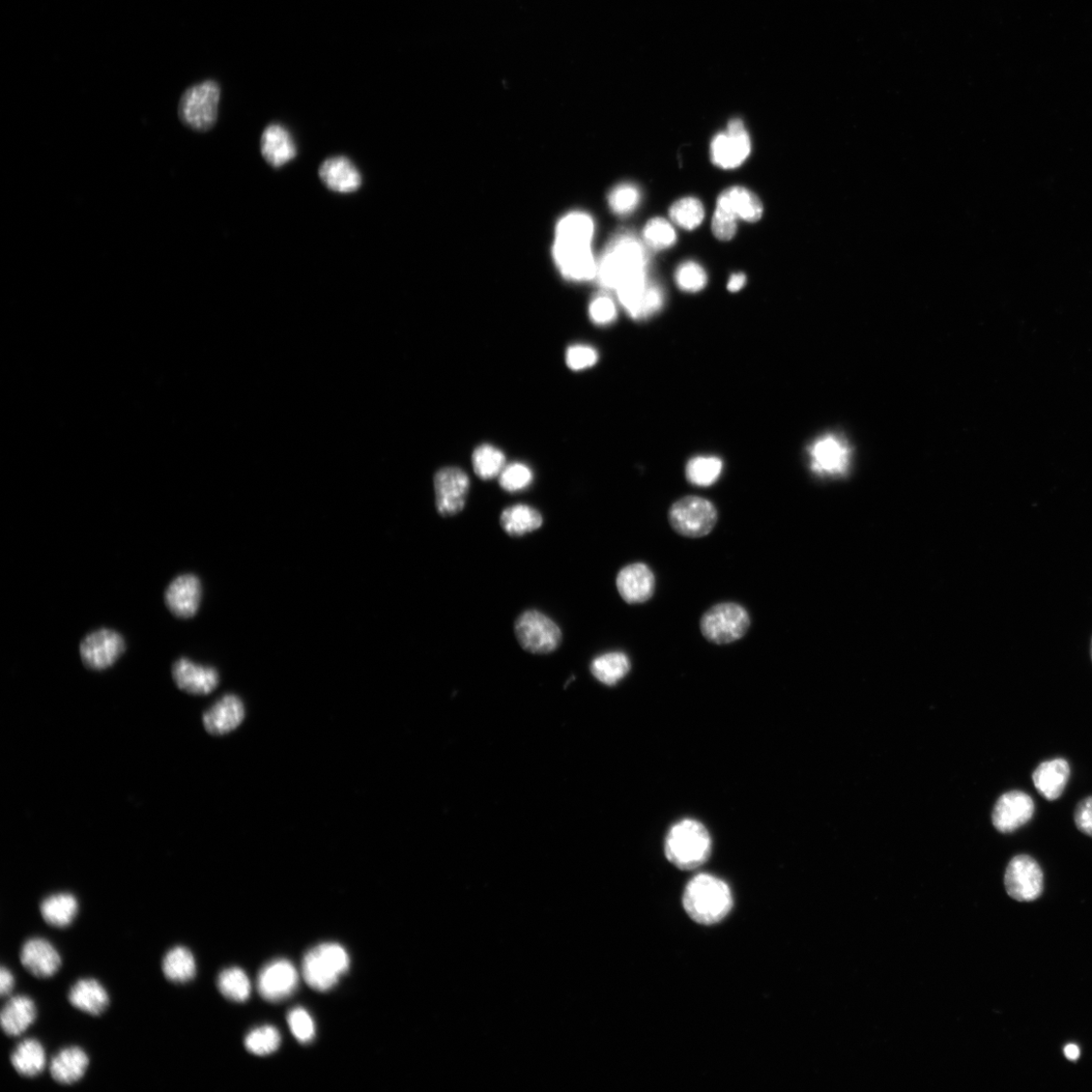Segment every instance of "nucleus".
<instances>
[{"mask_svg": "<svg viewBox=\"0 0 1092 1092\" xmlns=\"http://www.w3.org/2000/svg\"><path fill=\"white\" fill-rule=\"evenodd\" d=\"M648 253L639 238L630 233L616 236L603 254L597 269L602 286L617 291L622 285L647 277Z\"/></svg>", "mask_w": 1092, "mask_h": 1092, "instance_id": "f257e3e1", "label": "nucleus"}, {"mask_svg": "<svg viewBox=\"0 0 1092 1092\" xmlns=\"http://www.w3.org/2000/svg\"><path fill=\"white\" fill-rule=\"evenodd\" d=\"M683 905L694 922L711 926L724 921L731 912L734 900L730 886L709 874L695 876L688 883Z\"/></svg>", "mask_w": 1092, "mask_h": 1092, "instance_id": "f03ea898", "label": "nucleus"}, {"mask_svg": "<svg viewBox=\"0 0 1092 1092\" xmlns=\"http://www.w3.org/2000/svg\"><path fill=\"white\" fill-rule=\"evenodd\" d=\"M711 846V837L705 825L695 819H683L669 830L665 853L677 868L694 870L708 860Z\"/></svg>", "mask_w": 1092, "mask_h": 1092, "instance_id": "7ed1b4c3", "label": "nucleus"}, {"mask_svg": "<svg viewBox=\"0 0 1092 1092\" xmlns=\"http://www.w3.org/2000/svg\"><path fill=\"white\" fill-rule=\"evenodd\" d=\"M351 960L344 947L336 943H323L311 949L303 960L305 982L315 990L332 989L350 969Z\"/></svg>", "mask_w": 1092, "mask_h": 1092, "instance_id": "20e7f679", "label": "nucleus"}, {"mask_svg": "<svg viewBox=\"0 0 1092 1092\" xmlns=\"http://www.w3.org/2000/svg\"><path fill=\"white\" fill-rule=\"evenodd\" d=\"M221 88L214 80L190 86L179 103L181 122L194 132L210 131L218 121Z\"/></svg>", "mask_w": 1092, "mask_h": 1092, "instance_id": "39448f33", "label": "nucleus"}, {"mask_svg": "<svg viewBox=\"0 0 1092 1092\" xmlns=\"http://www.w3.org/2000/svg\"><path fill=\"white\" fill-rule=\"evenodd\" d=\"M750 627L748 611L734 602L712 607L700 620L702 636L715 645H729L739 641L748 634Z\"/></svg>", "mask_w": 1092, "mask_h": 1092, "instance_id": "423d86ee", "label": "nucleus"}, {"mask_svg": "<svg viewBox=\"0 0 1092 1092\" xmlns=\"http://www.w3.org/2000/svg\"><path fill=\"white\" fill-rule=\"evenodd\" d=\"M668 517L673 530L688 538L707 536L718 521L714 504L698 496H686L675 502Z\"/></svg>", "mask_w": 1092, "mask_h": 1092, "instance_id": "0eeeda50", "label": "nucleus"}, {"mask_svg": "<svg viewBox=\"0 0 1092 1092\" xmlns=\"http://www.w3.org/2000/svg\"><path fill=\"white\" fill-rule=\"evenodd\" d=\"M515 634L525 651L536 654L555 651L563 640L557 623L536 610L525 611L517 619Z\"/></svg>", "mask_w": 1092, "mask_h": 1092, "instance_id": "6e6552de", "label": "nucleus"}, {"mask_svg": "<svg viewBox=\"0 0 1092 1092\" xmlns=\"http://www.w3.org/2000/svg\"><path fill=\"white\" fill-rule=\"evenodd\" d=\"M1004 885L1012 899L1022 903L1033 902L1043 893L1044 874L1033 858L1016 856L1005 871Z\"/></svg>", "mask_w": 1092, "mask_h": 1092, "instance_id": "1a4fd4ad", "label": "nucleus"}, {"mask_svg": "<svg viewBox=\"0 0 1092 1092\" xmlns=\"http://www.w3.org/2000/svg\"><path fill=\"white\" fill-rule=\"evenodd\" d=\"M125 649V641L119 632L101 628L82 640L79 651L86 667L101 671L116 663Z\"/></svg>", "mask_w": 1092, "mask_h": 1092, "instance_id": "9d476101", "label": "nucleus"}, {"mask_svg": "<svg viewBox=\"0 0 1092 1092\" xmlns=\"http://www.w3.org/2000/svg\"><path fill=\"white\" fill-rule=\"evenodd\" d=\"M470 483L468 474L459 468L447 467L437 473L435 477L437 508L441 516H454L464 510Z\"/></svg>", "mask_w": 1092, "mask_h": 1092, "instance_id": "9b49d317", "label": "nucleus"}, {"mask_svg": "<svg viewBox=\"0 0 1092 1092\" xmlns=\"http://www.w3.org/2000/svg\"><path fill=\"white\" fill-rule=\"evenodd\" d=\"M554 256L561 273L567 279L586 281L597 276L598 265L591 243L556 239Z\"/></svg>", "mask_w": 1092, "mask_h": 1092, "instance_id": "f8f14e48", "label": "nucleus"}, {"mask_svg": "<svg viewBox=\"0 0 1092 1092\" xmlns=\"http://www.w3.org/2000/svg\"><path fill=\"white\" fill-rule=\"evenodd\" d=\"M751 140L742 122H730L727 133L717 135L711 144V159L718 167L734 169L740 166L751 153Z\"/></svg>", "mask_w": 1092, "mask_h": 1092, "instance_id": "ddd939ff", "label": "nucleus"}, {"mask_svg": "<svg viewBox=\"0 0 1092 1092\" xmlns=\"http://www.w3.org/2000/svg\"><path fill=\"white\" fill-rule=\"evenodd\" d=\"M812 469L820 476L839 477L850 467L849 445L837 436L819 438L810 449Z\"/></svg>", "mask_w": 1092, "mask_h": 1092, "instance_id": "4468645a", "label": "nucleus"}, {"mask_svg": "<svg viewBox=\"0 0 1092 1092\" xmlns=\"http://www.w3.org/2000/svg\"><path fill=\"white\" fill-rule=\"evenodd\" d=\"M299 985V973L290 961L274 960L258 975L257 987L268 1001L278 1002L291 996Z\"/></svg>", "mask_w": 1092, "mask_h": 1092, "instance_id": "2eb2a0df", "label": "nucleus"}, {"mask_svg": "<svg viewBox=\"0 0 1092 1092\" xmlns=\"http://www.w3.org/2000/svg\"><path fill=\"white\" fill-rule=\"evenodd\" d=\"M1033 815L1032 798L1023 791H1010L997 800L992 813V823L1000 832H1014L1027 824Z\"/></svg>", "mask_w": 1092, "mask_h": 1092, "instance_id": "dca6fc26", "label": "nucleus"}, {"mask_svg": "<svg viewBox=\"0 0 1092 1092\" xmlns=\"http://www.w3.org/2000/svg\"><path fill=\"white\" fill-rule=\"evenodd\" d=\"M20 960L28 973L40 980L51 979L63 966L61 953L44 938L26 940L21 945Z\"/></svg>", "mask_w": 1092, "mask_h": 1092, "instance_id": "f3484780", "label": "nucleus"}, {"mask_svg": "<svg viewBox=\"0 0 1092 1092\" xmlns=\"http://www.w3.org/2000/svg\"><path fill=\"white\" fill-rule=\"evenodd\" d=\"M616 587L621 598L628 605H642L651 600L654 594V574L646 564H631L618 572Z\"/></svg>", "mask_w": 1092, "mask_h": 1092, "instance_id": "a211bd4d", "label": "nucleus"}, {"mask_svg": "<svg viewBox=\"0 0 1092 1092\" xmlns=\"http://www.w3.org/2000/svg\"><path fill=\"white\" fill-rule=\"evenodd\" d=\"M164 598L166 607L172 614L189 618L199 609L202 585L195 574L184 573L171 581L165 590Z\"/></svg>", "mask_w": 1092, "mask_h": 1092, "instance_id": "6ab92c4d", "label": "nucleus"}, {"mask_svg": "<svg viewBox=\"0 0 1092 1092\" xmlns=\"http://www.w3.org/2000/svg\"><path fill=\"white\" fill-rule=\"evenodd\" d=\"M172 677L184 692L194 695H208L219 684L216 669L192 662L182 657L172 666Z\"/></svg>", "mask_w": 1092, "mask_h": 1092, "instance_id": "aec40b11", "label": "nucleus"}, {"mask_svg": "<svg viewBox=\"0 0 1092 1092\" xmlns=\"http://www.w3.org/2000/svg\"><path fill=\"white\" fill-rule=\"evenodd\" d=\"M245 718V707L242 700L233 694H228L211 706L203 716L206 730L214 735H224L239 728Z\"/></svg>", "mask_w": 1092, "mask_h": 1092, "instance_id": "412c9836", "label": "nucleus"}, {"mask_svg": "<svg viewBox=\"0 0 1092 1092\" xmlns=\"http://www.w3.org/2000/svg\"><path fill=\"white\" fill-rule=\"evenodd\" d=\"M322 183L338 193L356 192L362 185V177L356 164L345 156L326 159L319 168Z\"/></svg>", "mask_w": 1092, "mask_h": 1092, "instance_id": "4be33fe9", "label": "nucleus"}, {"mask_svg": "<svg viewBox=\"0 0 1092 1092\" xmlns=\"http://www.w3.org/2000/svg\"><path fill=\"white\" fill-rule=\"evenodd\" d=\"M262 154L274 168H280L298 155L297 144L289 130L280 124L266 128L261 140Z\"/></svg>", "mask_w": 1092, "mask_h": 1092, "instance_id": "5701e85b", "label": "nucleus"}, {"mask_svg": "<svg viewBox=\"0 0 1092 1092\" xmlns=\"http://www.w3.org/2000/svg\"><path fill=\"white\" fill-rule=\"evenodd\" d=\"M90 1068V1057L77 1046L61 1050L50 1062V1074L53 1080L62 1085L79 1082Z\"/></svg>", "mask_w": 1092, "mask_h": 1092, "instance_id": "b1692460", "label": "nucleus"}, {"mask_svg": "<svg viewBox=\"0 0 1092 1092\" xmlns=\"http://www.w3.org/2000/svg\"><path fill=\"white\" fill-rule=\"evenodd\" d=\"M1071 777V766L1065 759H1053L1040 764L1032 773V782L1048 801H1055L1065 792Z\"/></svg>", "mask_w": 1092, "mask_h": 1092, "instance_id": "393cba45", "label": "nucleus"}, {"mask_svg": "<svg viewBox=\"0 0 1092 1092\" xmlns=\"http://www.w3.org/2000/svg\"><path fill=\"white\" fill-rule=\"evenodd\" d=\"M36 1019L35 1001L25 995H17L11 997L4 1005L0 1014V1026L7 1036L19 1037L35 1023Z\"/></svg>", "mask_w": 1092, "mask_h": 1092, "instance_id": "a878e982", "label": "nucleus"}, {"mask_svg": "<svg viewBox=\"0 0 1092 1092\" xmlns=\"http://www.w3.org/2000/svg\"><path fill=\"white\" fill-rule=\"evenodd\" d=\"M68 1000L74 1009L93 1017L102 1016L109 1005L106 989L94 979L76 982L68 992Z\"/></svg>", "mask_w": 1092, "mask_h": 1092, "instance_id": "bb28decb", "label": "nucleus"}, {"mask_svg": "<svg viewBox=\"0 0 1092 1092\" xmlns=\"http://www.w3.org/2000/svg\"><path fill=\"white\" fill-rule=\"evenodd\" d=\"M716 208L750 223L759 221L764 212L760 198L754 192L741 187H734L725 190L718 197Z\"/></svg>", "mask_w": 1092, "mask_h": 1092, "instance_id": "cd10ccee", "label": "nucleus"}, {"mask_svg": "<svg viewBox=\"0 0 1092 1092\" xmlns=\"http://www.w3.org/2000/svg\"><path fill=\"white\" fill-rule=\"evenodd\" d=\"M11 1063L15 1071L21 1077H37L47 1066L45 1048L36 1039H25L13 1051Z\"/></svg>", "mask_w": 1092, "mask_h": 1092, "instance_id": "c85d7f7f", "label": "nucleus"}, {"mask_svg": "<svg viewBox=\"0 0 1092 1092\" xmlns=\"http://www.w3.org/2000/svg\"><path fill=\"white\" fill-rule=\"evenodd\" d=\"M79 911L77 899L67 893L55 894L40 904L44 921L51 927L64 929L73 924Z\"/></svg>", "mask_w": 1092, "mask_h": 1092, "instance_id": "c756f323", "label": "nucleus"}, {"mask_svg": "<svg viewBox=\"0 0 1092 1092\" xmlns=\"http://www.w3.org/2000/svg\"><path fill=\"white\" fill-rule=\"evenodd\" d=\"M196 971L195 957L185 945L171 947L163 957L162 972L171 984H189L195 979Z\"/></svg>", "mask_w": 1092, "mask_h": 1092, "instance_id": "7c9ffc66", "label": "nucleus"}, {"mask_svg": "<svg viewBox=\"0 0 1092 1092\" xmlns=\"http://www.w3.org/2000/svg\"><path fill=\"white\" fill-rule=\"evenodd\" d=\"M542 525L540 512L525 504L508 507L501 515V526L511 536H524L539 529Z\"/></svg>", "mask_w": 1092, "mask_h": 1092, "instance_id": "2f4dec72", "label": "nucleus"}, {"mask_svg": "<svg viewBox=\"0 0 1092 1092\" xmlns=\"http://www.w3.org/2000/svg\"><path fill=\"white\" fill-rule=\"evenodd\" d=\"M630 668L628 656L623 652L613 651L594 658L591 673L599 682L614 686L626 677Z\"/></svg>", "mask_w": 1092, "mask_h": 1092, "instance_id": "473e14b6", "label": "nucleus"}, {"mask_svg": "<svg viewBox=\"0 0 1092 1092\" xmlns=\"http://www.w3.org/2000/svg\"><path fill=\"white\" fill-rule=\"evenodd\" d=\"M472 463L475 474L480 479L488 481L501 475L506 467V457L498 447L482 444L473 452Z\"/></svg>", "mask_w": 1092, "mask_h": 1092, "instance_id": "72a5a7b5", "label": "nucleus"}, {"mask_svg": "<svg viewBox=\"0 0 1092 1092\" xmlns=\"http://www.w3.org/2000/svg\"><path fill=\"white\" fill-rule=\"evenodd\" d=\"M218 989L228 1000L245 1002L251 994V984L244 970L231 967L220 973Z\"/></svg>", "mask_w": 1092, "mask_h": 1092, "instance_id": "f704fd0d", "label": "nucleus"}, {"mask_svg": "<svg viewBox=\"0 0 1092 1092\" xmlns=\"http://www.w3.org/2000/svg\"><path fill=\"white\" fill-rule=\"evenodd\" d=\"M723 472V461L714 456H698L687 465V480L698 486H709L720 479Z\"/></svg>", "mask_w": 1092, "mask_h": 1092, "instance_id": "c9c22d12", "label": "nucleus"}, {"mask_svg": "<svg viewBox=\"0 0 1092 1092\" xmlns=\"http://www.w3.org/2000/svg\"><path fill=\"white\" fill-rule=\"evenodd\" d=\"M593 235L594 223L591 217L574 213L561 220L557 227L556 239L591 243Z\"/></svg>", "mask_w": 1092, "mask_h": 1092, "instance_id": "e433bc0d", "label": "nucleus"}, {"mask_svg": "<svg viewBox=\"0 0 1092 1092\" xmlns=\"http://www.w3.org/2000/svg\"><path fill=\"white\" fill-rule=\"evenodd\" d=\"M705 216L702 203L695 197H685L670 209L671 220L681 228L694 230L701 225Z\"/></svg>", "mask_w": 1092, "mask_h": 1092, "instance_id": "4c0bfd02", "label": "nucleus"}, {"mask_svg": "<svg viewBox=\"0 0 1092 1092\" xmlns=\"http://www.w3.org/2000/svg\"><path fill=\"white\" fill-rule=\"evenodd\" d=\"M279 1045V1031L272 1026L257 1028L251 1030L245 1038L247 1051L257 1056L270 1055L275 1052Z\"/></svg>", "mask_w": 1092, "mask_h": 1092, "instance_id": "58836bf2", "label": "nucleus"}, {"mask_svg": "<svg viewBox=\"0 0 1092 1092\" xmlns=\"http://www.w3.org/2000/svg\"><path fill=\"white\" fill-rule=\"evenodd\" d=\"M646 243L653 249H666L675 244L677 236L672 225L665 219L651 220L644 229Z\"/></svg>", "mask_w": 1092, "mask_h": 1092, "instance_id": "ea45409f", "label": "nucleus"}, {"mask_svg": "<svg viewBox=\"0 0 1092 1092\" xmlns=\"http://www.w3.org/2000/svg\"><path fill=\"white\" fill-rule=\"evenodd\" d=\"M533 482L531 469L523 463H513L504 468L499 483L504 491L517 493L525 491Z\"/></svg>", "mask_w": 1092, "mask_h": 1092, "instance_id": "a19ab883", "label": "nucleus"}, {"mask_svg": "<svg viewBox=\"0 0 1092 1092\" xmlns=\"http://www.w3.org/2000/svg\"><path fill=\"white\" fill-rule=\"evenodd\" d=\"M675 278L680 289L689 293L700 292L707 283L705 271L693 262L681 265L676 272Z\"/></svg>", "mask_w": 1092, "mask_h": 1092, "instance_id": "79ce46f5", "label": "nucleus"}, {"mask_svg": "<svg viewBox=\"0 0 1092 1092\" xmlns=\"http://www.w3.org/2000/svg\"><path fill=\"white\" fill-rule=\"evenodd\" d=\"M641 192L632 185H621L615 188L609 195V205L618 215H627L634 212L640 204Z\"/></svg>", "mask_w": 1092, "mask_h": 1092, "instance_id": "37998d69", "label": "nucleus"}, {"mask_svg": "<svg viewBox=\"0 0 1092 1092\" xmlns=\"http://www.w3.org/2000/svg\"><path fill=\"white\" fill-rule=\"evenodd\" d=\"M287 1023L295 1038L303 1043H310L315 1037V1024L310 1014L303 1008L292 1010L287 1016Z\"/></svg>", "mask_w": 1092, "mask_h": 1092, "instance_id": "c03bdc74", "label": "nucleus"}, {"mask_svg": "<svg viewBox=\"0 0 1092 1092\" xmlns=\"http://www.w3.org/2000/svg\"><path fill=\"white\" fill-rule=\"evenodd\" d=\"M598 361V353L589 345L573 344L569 347L566 354V362L569 369L573 371L585 370L592 367Z\"/></svg>", "mask_w": 1092, "mask_h": 1092, "instance_id": "a18cd8bd", "label": "nucleus"}, {"mask_svg": "<svg viewBox=\"0 0 1092 1092\" xmlns=\"http://www.w3.org/2000/svg\"><path fill=\"white\" fill-rule=\"evenodd\" d=\"M589 315L594 324L609 325L616 319V306L609 297L599 296L592 301Z\"/></svg>", "mask_w": 1092, "mask_h": 1092, "instance_id": "49530a36", "label": "nucleus"}, {"mask_svg": "<svg viewBox=\"0 0 1092 1092\" xmlns=\"http://www.w3.org/2000/svg\"><path fill=\"white\" fill-rule=\"evenodd\" d=\"M736 229L737 218L727 211L716 208L712 220V231L714 236L722 241H729L735 237Z\"/></svg>", "mask_w": 1092, "mask_h": 1092, "instance_id": "de8ad7c7", "label": "nucleus"}, {"mask_svg": "<svg viewBox=\"0 0 1092 1092\" xmlns=\"http://www.w3.org/2000/svg\"><path fill=\"white\" fill-rule=\"evenodd\" d=\"M1074 821L1084 835L1092 838V796L1084 798L1077 804Z\"/></svg>", "mask_w": 1092, "mask_h": 1092, "instance_id": "09e8293b", "label": "nucleus"}, {"mask_svg": "<svg viewBox=\"0 0 1092 1092\" xmlns=\"http://www.w3.org/2000/svg\"><path fill=\"white\" fill-rule=\"evenodd\" d=\"M15 977L11 970L6 967L0 969V994L3 997L10 996L15 988Z\"/></svg>", "mask_w": 1092, "mask_h": 1092, "instance_id": "8fccbe9b", "label": "nucleus"}, {"mask_svg": "<svg viewBox=\"0 0 1092 1092\" xmlns=\"http://www.w3.org/2000/svg\"><path fill=\"white\" fill-rule=\"evenodd\" d=\"M745 281H746L745 274H743V273L734 274L731 277V279L729 281V284H728L729 291L733 292V293L738 292L744 286Z\"/></svg>", "mask_w": 1092, "mask_h": 1092, "instance_id": "3c124183", "label": "nucleus"}, {"mask_svg": "<svg viewBox=\"0 0 1092 1092\" xmlns=\"http://www.w3.org/2000/svg\"><path fill=\"white\" fill-rule=\"evenodd\" d=\"M1065 1054H1066L1068 1059H1070L1071 1061H1076L1080 1056V1050H1079L1078 1046H1076L1074 1044H1070L1066 1047Z\"/></svg>", "mask_w": 1092, "mask_h": 1092, "instance_id": "603ef678", "label": "nucleus"}, {"mask_svg": "<svg viewBox=\"0 0 1092 1092\" xmlns=\"http://www.w3.org/2000/svg\"><path fill=\"white\" fill-rule=\"evenodd\" d=\"M1091 658H1092V648H1091Z\"/></svg>", "mask_w": 1092, "mask_h": 1092, "instance_id": "864d4df0", "label": "nucleus"}]
</instances>
